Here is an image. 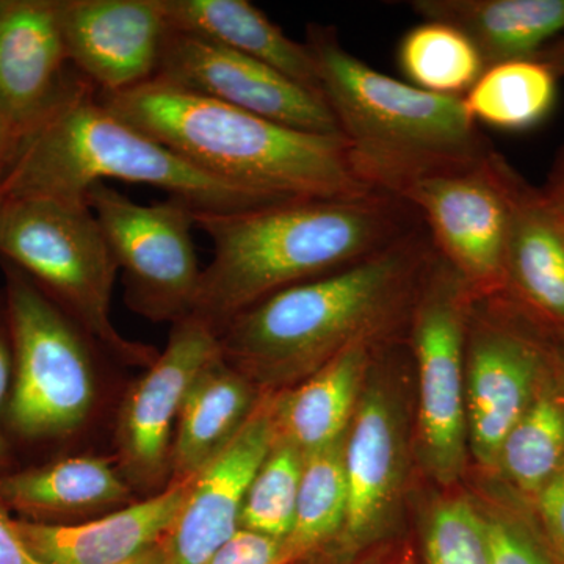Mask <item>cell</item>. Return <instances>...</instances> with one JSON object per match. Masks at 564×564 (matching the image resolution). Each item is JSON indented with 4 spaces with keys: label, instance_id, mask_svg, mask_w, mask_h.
Returning <instances> with one entry per match:
<instances>
[{
    "label": "cell",
    "instance_id": "obj_1",
    "mask_svg": "<svg viewBox=\"0 0 564 564\" xmlns=\"http://www.w3.org/2000/svg\"><path fill=\"white\" fill-rule=\"evenodd\" d=\"M422 225L414 207L388 193L196 214L214 258L203 270L193 315L218 334L267 296L364 261Z\"/></svg>",
    "mask_w": 564,
    "mask_h": 564
},
{
    "label": "cell",
    "instance_id": "obj_2",
    "mask_svg": "<svg viewBox=\"0 0 564 564\" xmlns=\"http://www.w3.org/2000/svg\"><path fill=\"white\" fill-rule=\"evenodd\" d=\"M434 252L422 225L364 261L282 289L218 333L223 358L252 383L303 381L350 345L380 339L410 313Z\"/></svg>",
    "mask_w": 564,
    "mask_h": 564
},
{
    "label": "cell",
    "instance_id": "obj_3",
    "mask_svg": "<svg viewBox=\"0 0 564 564\" xmlns=\"http://www.w3.org/2000/svg\"><path fill=\"white\" fill-rule=\"evenodd\" d=\"M99 98L195 169L280 202L364 198L373 191L352 170L340 135L296 131L154 77Z\"/></svg>",
    "mask_w": 564,
    "mask_h": 564
},
{
    "label": "cell",
    "instance_id": "obj_4",
    "mask_svg": "<svg viewBox=\"0 0 564 564\" xmlns=\"http://www.w3.org/2000/svg\"><path fill=\"white\" fill-rule=\"evenodd\" d=\"M306 46L352 170L373 191L400 198L417 181L470 169L496 152L463 98L386 76L345 50L326 25H310Z\"/></svg>",
    "mask_w": 564,
    "mask_h": 564
},
{
    "label": "cell",
    "instance_id": "obj_5",
    "mask_svg": "<svg viewBox=\"0 0 564 564\" xmlns=\"http://www.w3.org/2000/svg\"><path fill=\"white\" fill-rule=\"evenodd\" d=\"M107 181L161 188L196 214H236L285 203L195 169L118 117L74 70L61 101L21 141L3 187L7 196L87 199L93 185Z\"/></svg>",
    "mask_w": 564,
    "mask_h": 564
},
{
    "label": "cell",
    "instance_id": "obj_6",
    "mask_svg": "<svg viewBox=\"0 0 564 564\" xmlns=\"http://www.w3.org/2000/svg\"><path fill=\"white\" fill-rule=\"evenodd\" d=\"M0 254L46 285L70 317L121 361L150 367L158 358L113 325L118 267L87 199L7 196L0 207Z\"/></svg>",
    "mask_w": 564,
    "mask_h": 564
},
{
    "label": "cell",
    "instance_id": "obj_7",
    "mask_svg": "<svg viewBox=\"0 0 564 564\" xmlns=\"http://www.w3.org/2000/svg\"><path fill=\"white\" fill-rule=\"evenodd\" d=\"M7 288L14 352L11 425L25 437L74 432L95 403V370L85 329L21 270H10Z\"/></svg>",
    "mask_w": 564,
    "mask_h": 564
},
{
    "label": "cell",
    "instance_id": "obj_8",
    "mask_svg": "<svg viewBox=\"0 0 564 564\" xmlns=\"http://www.w3.org/2000/svg\"><path fill=\"white\" fill-rule=\"evenodd\" d=\"M474 292L434 252L411 304V343L417 359L419 430L429 473L441 484L463 474L467 454L466 348Z\"/></svg>",
    "mask_w": 564,
    "mask_h": 564
},
{
    "label": "cell",
    "instance_id": "obj_9",
    "mask_svg": "<svg viewBox=\"0 0 564 564\" xmlns=\"http://www.w3.org/2000/svg\"><path fill=\"white\" fill-rule=\"evenodd\" d=\"M87 203L122 272L131 310L173 325L191 317L203 274L192 236L196 210L176 198L139 204L106 182L93 185Z\"/></svg>",
    "mask_w": 564,
    "mask_h": 564
},
{
    "label": "cell",
    "instance_id": "obj_10",
    "mask_svg": "<svg viewBox=\"0 0 564 564\" xmlns=\"http://www.w3.org/2000/svg\"><path fill=\"white\" fill-rule=\"evenodd\" d=\"M521 177L494 154L484 162L415 182L400 199L422 218L434 251L470 291L503 288L514 188Z\"/></svg>",
    "mask_w": 564,
    "mask_h": 564
},
{
    "label": "cell",
    "instance_id": "obj_11",
    "mask_svg": "<svg viewBox=\"0 0 564 564\" xmlns=\"http://www.w3.org/2000/svg\"><path fill=\"white\" fill-rule=\"evenodd\" d=\"M220 355L218 334L191 315L174 323L162 355L126 393L118 415L117 444L122 474L152 489L172 475L174 425L188 389Z\"/></svg>",
    "mask_w": 564,
    "mask_h": 564
},
{
    "label": "cell",
    "instance_id": "obj_12",
    "mask_svg": "<svg viewBox=\"0 0 564 564\" xmlns=\"http://www.w3.org/2000/svg\"><path fill=\"white\" fill-rule=\"evenodd\" d=\"M158 77L296 131L340 135L323 96L265 63L187 33L170 31Z\"/></svg>",
    "mask_w": 564,
    "mask_h": 564
},
{
    "label": "cell",
    "instance_id": "obj_13",
    "mask_svg": "<svg viewBox=\"0 0 564 564\" xmlns=\"http://www.w3.org/2000/svg\"><path fill=\"white\" fill-rule=\"evenodd\" d=\"M70 66L113 95L158 77L170 29L163 0H58Z\"/></svg>",
    "mask_w": 564,
    "mask_h": 564
},
{
    "label": "cell",
    "instance_id": "obj_14",
    "mask_svg": "<svg viewBox=\"0 0 564 564\" xmlns=\"http://www.w3.org/2000/svg\"><path fill=\"white\" fill-rule=\"evenodd\" d=\"M544 370L541 348L499 318L470 315L466 348V414L470 451L494 469L508 433L536 397Z\"/></svg>",
    "mask_w": 564,
    "mask_h": 564
},
{
    "label": "cell",
    "instance_id": "obj_15",
    "mask_svg": "<svg viewBox=\"0 0 564 564\" xmlns=\"http://www.w3.org/2000/svg\"><path fill=\"white\" fill-rule=\"evenodd\" d=\"M274 441L272 395H267L236 440L193 478L180 513L159 544L162 564H206L239 532L245 496Z\"/></svg>",
    "mask_w": 564,
    "mask_h": 564
},
{
    "label": "cell",
    "instance_id": "obj_16",
    "mask_svg": "<svg viewBox=\"0 0 564 564\" xmlns=\"http://www.w3.org/2000/svg\"><path fill=\"white\" fill-rule=\"evenodd\" d=\"M69 66L58 0H0V110L22 140L61 101Z\"/></svg>",
    "mask_w": 564,
    "mask_h": 564
},
{
    "label": "cell",
    "instance_id": "obj_17",
    "mask_svg": "<svg viewBox=\"0 0 564 564\" xmlns=\"http://www.w3.org/2000/svg\"><path fill=\"white\" fill-rule=\"evenodd\" d=\"M402 433L395 403L380 386L362 391L345 437L348 508L337 554L352 562L380 536L399 496Z\"/></svg>",
    "mask_w": 564,
    "mask_h": 564
},
{
    "label": "cell",
    "instance_id": "obj_18",
    "mask_svg": "<svg viewBox=\"0 0 564 564\" xmlns=\"http://www.w3.org/2000/svg\"><path fill=\"white\" fill-rule=\"evenodd\" d=\"M192 481L170 484L158 496L85 524L17 521V527L44 564H121L161 544Z\"/></svg>",
    "mask_w": 564,
    "mask_h": 564
},
{
    "label": "cell",
    "instance_id": "obj_19",
    "mask_svg": "<svg viewBox=\"0 0 564 564\" xmlns=\"http://www.w3.org/2000/svg\"><path fill=\"white\" fill-rule=\"evenodd\" d=\"M375 340H359L304 378L302 384L272 395L276 440L303 455L323 451L347 436L370 369Z\"/></svg>",
    "mask_w": 564,
    "mask_h": 564
},
{
    "label": "cell",
    "instance_id": "obj_20",
    "mask_svg": "<svg viewBox=\"0 0 564 564\" xmlns=\"http://www.w3.org/2000/svg\"><path fill=\"white\" fill-rule=\"evenodd\" d=\"M163 9L172 31L265 63L323 96L317 63L306 43L289 39L248 0H163Z\"/></svg>",
    "mask_w": 564,
    "mask_h": 564
},
{
    "label": "cell",
    "instance_id": "obj_21",
    "mask_svg": "<svg viewBox=\"0 0 564 564\" xmlns=\"http://www.w3.org/2000/svg\"><path fill=\"white\" fill-rule=\"evenodd\" d=\"M261 400L247 375L221 350L193 381L182 403L172 447V481H191L236 440Z\"/></svg>",
    "mask_w": 564,
    "mask_h": 564
},
{
    "label": "cell",
    "instance_id": "obj_22",
    "mask_svg": "<svg viewBox=\"0 0 564 564\" xmlns=\"http://www.w3.org/2000/svg\"><path fill=\"white\" fill-rule=\"evenodd\" d=\"M408 6L423 21L466 33L486 68L536 58L564 36V0H411Z\"/></svg>",
    "mask_w": 564,
    "mask_h": 564
},
{
    "label": "cell",
    "instance_id": "obj_23",
    "mask_svg": "<svg viewBox=\"0 0 564 564\" xmlns=\"http://www.w3.org/2000/svg\"><path fill=\"white\" fill-rule=\"evenodd\" d=\"M503 288L545 323L564 329V220L544 193L522 180L511 207Z\"/></svg>",
    "mask_w": 564,
    "mask_h": 564
},
{
    "label": "cell",
    "instance_id": "obj_24",
    "mask_svg": "<svg viewBox=\"0 0 564 564\" xmlns=\"http://www.w3.org/2000/svg\"><path fill=\"white\" fill-rule=\"evenodd\" d=\"M0 499L32 514H87L131 500V489L113 464L99 456H74L9 475Z\"/></svg>",
    "mask_w": 564,
    "mask_h": 564
},
{
    "label": "cell",
    "instance_id": "obj_25",
    "mask_svg": "<svg viewBox=\"0 0 564 564\" xmlns=\"http://www.w3.org/2000/svg\"><path fill=\"white\" fill-rule=\"evenodd\" d=\"M556 79L540 58H524L488 66L463 96L477 124L507 132L536 128L554 110Z\"/></svg>",
    "mask_w": 564,
    "mask_h": 564
},
{
    "label": "cell",
    "instance_id": "obj_26",
    "mask_svg": "<svg viewBox=\"0 0 564 564\" xmlns=\"http://www.w3.org/2000/svg\"><path fill=\"white\" fill-rule=\"evenodd\" d=\"M345 437L304 455L295 522L284 541L292 564L310 558L343 533L348 508Z\"/></svg>",
    "mask_w": 564,
    "mask_h": 564
},
{
    "label": "cell",
    "instance_id": "obj_27",
    "mask_svg": "<svg viewBox=\"0 0 564 564\" xmlns=\"http://www.w3.org/2000/svg\"><path fill=\"white\" fill-rule=\"evenodd\" d=\"M397 61L408 84L452 98H463L486 69L473 40L441 21H423L404 33Z\"/></svg>",
    "mask_w": 564,
    "mask_h": 564
},
{
    "label": "cell",
    "instance_id": "obj_28",
    "mask_svg": "<svg viewBox=\"0 0 564 564\" xmlns=\"http://www.w3.org/2000/svg\"><path fill=\"white\" fill-rule=\"evenodd\" d=\"M563 464L564 402L551 391H538L503 441L497 467L522 492L534 497Z\"/></svg>",
    "mask_w": 564,
    "mask_h": 564
},
{
    "label": "cell",
    "instance_id": "obj_29",
    "mask_svg": "<svg viewBox=\"0 0 564 564\" xmlns=\"http://www.w3.org/2000/svg\"><path fill=\"white\" fill-rule=\"evenodd\" d=\"M304 455L284 441H274L245 496L240 529L285 541L295 522Z\"/></svg>",
    "mask_w": 564,
    "mask_h": 564
},
{
    "label": "cell",
    "instance_id": "obj_30",
    "mask_svg": "<svg viewBox=\"0 0 564 564\" xmlns=\"http://www.w3.org/2000/svg\"><path fill=\"white\" fill-rule=\"evenodd\" d=\"M425 564H494L488 519L466 500L437 505L423 532Z\"/></svg>",
    "mask_w": 564,
    "mask_h": 564
},
{
    "label": "cell",
    "instance_id": "obj_31",
    "mask_svg": "<svg viewBox=\"0 0 564 564\" xmlns=\"http://www.w3.org/2000/svg\"><path fill=\"white\" fill-rule=\"evenodd\" d=\"M494 564H564L547 541L511 519H488Z\"/></svg>",
    "mask_w": 564,
    "mask_h": 564
},
{
    "label": "cell",
    "instance_id": "obj_32",
    "mask_svg": "<svg viewBox=\"0 0 564 564\" xmlns=\"http://www.w3.org/2000/svg\"><path fill=\"white\" fill-rule=\"evenodd\" d=\"M206 564H292L284 541L240 529Z\"/></svg>",
    "mask_w": 564,
    "mask_h": 564
},
{
    "label": "cell",
    "instance_id": "obj_33",
    "mask_svg": "<svg viewBox=\"0 0 564 564\" xmlns=\"http://www.w3.org/2000/svg\"><path fill=\"white\" fill-rule=\"evenodd\" d=\"M545 541L564 562V464L534 496Z\"/></svg>",
    "mask_w": 564,
    "mask_h": 564
},
{
    "label": "cell",
    "instance_id": "obj_34",
    "mask_svg": "<svg viewBox=\"0 0 564 564\" xmlns=\"http://www.w3.org/2000/svg\"><path fill=\"white\" fill-rule=\"evenodd\" d=\"M0 564H44L22 540L17 521L0 507Z\"/></svg>",
    "mask_w": 564,
    "mask_h": 564
},
{
    "label": "cell",
    "instance_id": "obj_35",
    "mask_svg": "<svg viewBox=\"0 0 564 564\" xmlns=\"http://www.w3.org/2000/svg\"><path fill=\"white\" fill-rule=\"evenodd\" d=\"M22 137L14 129L9 118L0 110V185L9 176L11 166L17 161L18 151H20Z\"/></svg>",
    "mask_w": 564,
    "mask_h": 564
},
{
    "label": "cell",
    "instance_id": "obj_36",
    "mask_svg": "<svg viewBox=\"0 0 564 564\" xmlns=\"http://www.w3.org/2000/svg\"><path fill=\"white\" fill-rule=\"evenodd\" d=\"M10 351L0 334V406H2L3 399H6L7 389L10 383ZM3 452H6V444H3L2 434H0V459H2Z\"/></svg>",
    "mask_w": 564,
    "mask_h": 564
},
{
    "label": "cell",
    "instance_id": "obj_37",
    "mask_svg": "<svg viewBox=\"0 0 564 564\" xmlns=\"http://www.w3.org/2000/svg\"><path fill=\"white\" fill-rule=\"evenodd\" d=\"M536 58L551 66L556 76H564V36L562 40L555 41L554 44L541 52Z\"/></svg>",
    "mask_w": 564,
    "mask_h": 564
},
{
    "label": "cell",
    "instance_id": "obj_38",
    "mask_svg": "<svg viewBox=\"0 0 564 564\" xmlns=\"http://www.w3.org/2000/svg\"><path fill=\"white\" fill-rule=\"evenodd\" d=\"M545 199L554 207L556 214L564 220V163L562 169L556 173L554 182H552L549 191L544 193Z\"/></svg>",
    "mask_w": 564,
    "mask_h": 564
},
{
    "label": "cell",
    "instance_id": "obj_39",
    "mask_svg": "<svg viewBox=\"0 0 564 564\" xmlns=\"http://www.w3.org/2000/svg\"><path fill=\"white\" fill-rule=\"evenodd\" d=\"M367 564H415V562L413 552L410 549H402V551L381 556V558L373 560V562Z\"/></svg>",
    "mask_w": 564,
    "mask_h": 564
},
{
    "label": "cell",
    "instance_id": "obj_40",
    "mask_svg": "<svg viewBox=\"0 0 564 564\" xmlns=\"http://www.w3.org/2000/svg\"><path fill=\"white\" fill-rule=\"evenodd\" d=\"M121 564H162L161 545H154V547L148 549V551L141 552L140 555L133 556V558Z\"/></svg>",
    "mask_w": 564,
    "mask_h": 564
},
{
    "label": "cell",
    "instance_id": "obj_41",
    "mask_svg": "<svg viewBox=\"0 0 564 564\" xmlns=\"http://www.w3.org/2000/svg\"><path fill=\"white\" fill-rule=\"evenodd\" d=\"M6 199H7V191L2 184V185H0V207H2V204L6 203Z\"/></svg>",
    "mask_w": 564,
    "mask_h": 564
}]
</instances>
